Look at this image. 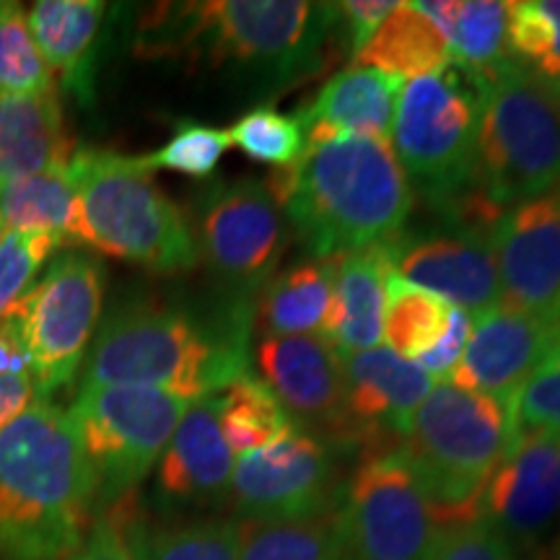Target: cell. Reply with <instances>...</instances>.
Segmentation results:
<instances>
[{
	"instance_id": "cell-1",
	"label": "cell",
	"mask_w": 560,
	"mask_h": 560,
	"mask_svg": "<svg viewBox=\"0 0 560 560\" xmlns=\"http://www.w3.org/2000/svg\"><path fill=\"white\" fill-rule=\"evenodd\" d=\"M252 330L255 306L231 299L210 314L128 301L91 340L81 387H153L202 400L249 374Z\"/></svg>"
},
{
	"instance_id": "cell-2",
	"label": "cell",
	"mask_w": 560,
	"mask_h": 560,
	"mask_svg": "<svg viewBox=\"0 0 560 560\" xmlns=\"http://www.w3.org/2000/svg\"><path fill=\"white\" fill-rule=\"evenodd\" d=\"M332 37L335 3H164L140 21L138 52L208 68H240L270 91H283L301 86L325 68Z\"/></svg>"
},
{
	"instance_id": "cell-3",
	"label": "cell",
	"mask_w": 560,
	"mask_h": 560,
	"mask_svg": "<svg viewBox=\"0 0 560 560\" xmlns=\"http://www.w3.org/2000/svg\"><path fill=\"white\" fill-rule=\"evenodd\" d=\"M272 177L289 231L314 260L392 244L410 219L412 187L389 140L335 136L306 143Z\"/></svg>"
},
{
	"instance_id": "cell-4",
	"label": "cell",
	"mask_w": 560,
	"mask_h": 560,
	"mask_svg": "<svg viewBox=\"0 0 560 560\" xmlns=\"http://www.w3.org/2000/svg\"><path fill=\"white\" fill-rule=\"evenodd\" d=\"M96 511V478L79 429L50 400L0 431V558L66 560Z\"/></svg>"
},
{
	"instance_id": "cell-5",
	"label": "cell",
	"mask_w": 560,
	"mask_h": 560,
	"mask_svg": "<svg viewBox=\"0 0 560 560\" xmlns=\"http://www.w3.org/2000/svg\"><path fill=\"white\" fill-rule=\"evenodd\" d=\"M68 170L81 200L83 244L159 276L198 265L190 223L156 185L145 156L81 149Z\"/></svg>"
},
{
	"instance_id": "cell-6",
	"label": "cell",
	"mask_w": 560,
	"mask_h": 560,
	"mask_svg": "<svg viewBox=\"0 0 560 560\" xmlns=\"http://www.w3.org/2000/svg\"><path fill=\"white\" fill-rule=\"evenodd\" d=\"M514 405L439 382L420 402L400 452L444 524L480 520L488 480L520 439Z\"/></svg>"
},
{
	"instance_id": "cell-7",
	"label": "cell",
	"mask_w": 560,
	"mask_h": 560,
	"mask_svg": "<svg viewBox=\"0 0 560 560\" xmlns=\"http://www.w3.org/2000/svg\"><path fill=\"white\" fill-rule=\"evenodd\" d=\"M560 187V96L511 58L482 79L475 190L506 210Z\"/></svg>"
},
{
	"instance_id": "cell-8",
	"label": "cell",
	"mask_w": 560,
	"mask_h": 560,
	"mask_svg": "<svg viewBox=\"0 0 560 560\" xmlns=\"http://www.w3.org/2000/svg\"><path fill=\"white\" fill-rule=\"evenodd\" d=\"M480 112L482 79L457 62L405 83L392 125L397 161L439 208L475 187Z\"/></svg>"
},
{
	"instance_id": "cell-9",
	"label": "cell",
	"mask_w": 560,
	"mask_h": 560,
	"mask_svg": "<svg viewBox=\"0 0 560 560\" xmlns=\"http://www.w3.org/2000/svg\"><path fill=\"white\" fill-rule=\"evenodd\" d=\"M190 400L153 387H81L68 416L96 478V511L136 493L161 459Z\"/></svg>"
},
{
	"instance_id": "cell-10",
	"label": "cell",
	"mask_w": 560,
	"mask_h": 560,
	"mask_svg": "<svg viewBox=\"0 0 560 560\" xmlns=\"http://www.w3.org/2000/svg\"><path fill=\"white\" fill-rule=\"evenodd\" d=\"M335 522L353 560H431L444 520L400 446L363 452Z\"/></svg>"
},
{
	"instance_id": "cell-11",
	"label": "cell",
	"mask_w": 560,
	"mask_h": 560,
	"mask_svg": "<svg viewBox=\"0 0 560 560\" xmlns=\"http://www.w3.org/2000/svg\"><path fill=\"white\" fill-rule=\"evenodd\" d=\"M102 299V262L81 249H66L11 312L30 350L34 400L73 384L100 327Z\"/></svg>"
},
{
	"instance_id": "cell-12",
	"label": "cell",
	"mask_w": 560,
	"mask_h": 560,
	"mask_svg": "<svg viewBox=\"0 0 560 560\" xmlns=\"http://www.w3.org/2000/svg\"><path fill=\"white\" fill-rule=\"evenodd\" d=\"M198 226V249L226 299L252 304L276 276L291 234L268 182L215 185L200 202Z\"/></svg>"
},
{
	"instance_id": "cell-13",
	"label": "cell",
	"mask_w": 560,
	"mask_h": 560,
	"mask_svg": "<svg viewBox=\"0 0 560 560\" xmlns=\"http://www.w3.org/2000/svg\"><path fill=\"white\" fill-rule=\"evenodd\" d=\"M342 488L332 446L291 425L262 450L242 454L229 493L247 522L299 524L338 511Z\"/></svg>"
},
{
	"instance_id": "cell-14",
	"label": "cell",
	"mask_w": 560,
	"mask_h": 560,
	"mask_svg": "<svg viewBox=\"0 0 560 560\" xmlns=\"http://www.w3.org/2000/svg\"><path fill=\"white\" fill-rule=\"evenodd\" d=\"M342 355V353H340ZM439 380L387 346L342 355V446H400Z\"/></svg>"
},
{
	"instance_id": "cell-15",
	"label": "cell",
	"mask_w": 560,
	"mask_h": 560,
	"mask_svg": "<svg viewBox=\"0 0 560 560\" xmlns=\"http://www.w3.org/2000/svg\"><path fill=\"white\" fill-rule=\"evenodd\" d=\"M560 359V312L495 306L475 319L465 355L446 382L514 405L524 384Z\"/></svg>"
},
{
	"instance_id": "cell-16",
	"label": "cell",
	"mask_w": 560,
	"mask_h": 560,
	"mask_svg": "<svg viewBox=\"0 0 560 560\" xmlns=\"http://www.w3.org/2000/svg\"><path fill=\"white\" fill-rule=\"evenodd\" d=\"M389 255L397 276L436 293L472 319L501 306L493 231L446 221L441 231L400 236L389 244Z\"/></svg>"
},
{
	"instance_id": "cell-17",
	"label": "cell",
	"mask_w": 560,
	"mask_h": 560,
	"mask_svg": "<svg viewBox=\"0 0 560 560\" xmlns=\"http://www.w3.org/2000/svg\"><path fill=\"white\" fill-rule=\"evenodd\" d=\"M480 520L511 548H535L548 540L560 522L558 433H520L482 490Z\"/></svg>"
},
{
	"instance_id": "cell-18",
	"label": "cell",
	"mask_w": 560,
	"mask_h": 560,
	"mask_svg": "<svg viewBox=\"0 0 560 560\" xmlns=\"http://www.w3.org/2000/svg\"><path fill=\"white\" fill-rule=\"evenodd\" d=\"M501 306L516 312H560V187L522 200L493 229Z\"/></svg>"
},
{
	"instance_id": "cell-19",
	"label": "cell",
	"mask_w": 560,
	"mask_h": 560,
	"mask_svg": "<svg viewBox=\"0 0 560 560\" xmlns=\"http://www.w3.org/2000/svg\"><path fill=\"white\" fill-rule=\"evenodd\" d=\"M257 366L299 429L342 446V355L319 335L262 338Z\"/></svg>"
},
{
	"instance_id": "cell-20",
	"label": "cell",
	"mask_w": 560,
	"mask_h": 560,
	"mask_svg": "<svg viewBox=\"0 0 560 560\" xmlns=\"http://www.w3.org/2000/svg\"><path fill=\"white\" fill-rule=\"evenodd\" d=\"M234 454L219 423V397L195 400L161 454L156 490L170 503H213L231 488Z\"/></svg>"
},
{
	"instance_id": "cell-21",
	"label": "cell",
	"mask_w": 560,
	"mask_h": 560,
	"mask_svg": "<svg viewBox=\"0 0 560 560\" xmlns=\"http://www.w3.org/2000/svg\"><path fill=\"white\" fill-rule=\"evenodd\" d=\"M405 89L402 79L374 68L350 66L319 89L317 100L296 112L306 143L335 136L387 140Z\"/></svg>"
},
{
	"instance_id": "cell-22",
	"label": "cell",
	"mask_w": 560,
	"mask_h": 560,
	"mask_svg": "<svg viewBox=\"0 0 560 560\" xmlns=\"http://www.w3.org/2000/svg\"><path fill=\"white\" fill-rule=\"evenodd\" d=\"M389 272V244H374L335 257L332 306L319 338L332 342L342 355L380 348Z\"/></svg>"
},
{
	"instance_id": "cell-23",
	"label": "cell",
	"mask_w": 560,
	"mask_h": 560,
	"mask_svg": "<svg viewBox=\"0 0 560 560\" xmlns=\"http://www.w3.org/2000/svg\"><path fill=\"white\" fill-rule=\"evenodd\" d=\"M73 156L58 89L42 94L0 91V185L66 166Z\"/></svg>"
},
{
	"instance_id": "cell-24",
	"label": "cell",
	"mask_w": 560,
	"mask_h": 560,
	"mask_svg": "<svg viewBox=\"0 0 560 560\" xmlns=\"http://www.w3.org/2000/svg\"><path fill=\"white\" fill-rule=\"evenodd\" d=\"M32 37L60 86L81 104L94 100V50L104 19L102 0H39L26 13Z\"/></svg>"
},
{
	"instance_id": "cell-25",
	"label": "cell",
	"mask_w": 560,
	"mask_h": 560,
	"mask_svg": "<svg viewBox=\"0 0 560 560\" xmlns=\"http://www.w3.org/2000/svg\"><path fill=\"white\" fill-rule=\"evenodd\" d=\"M335 257L304 260L270 278L257 296L255 322L262 338H299L325 330L332 306Z\"/></svg>"
},
{
	"instance_id": "cell-26",
	"label": "cell",
	"mask_w": 560,
	"mask_h": 560,
	"mask_svg": "<svg viewBox=\"0 0 560 560\" xmlns=\"http://www.w3.org/2000/svg\"><path fill=\"white\" fill-rule=\"evenodd\" d=\"M0 219L9 231L50 234L60 247L83 244L81 200L68 164L0 185Z\"/></svg>"
},
{
	"instance_id": "cell-27",
	"label": "cell",
	"mask_w": 560,
	"mask_h": 560,
	"mask_svg": "<svg viewBox=\"0 0 560 560\" xmlns=\"http://www.w3.org/2000/svg\"><path fill=\"white\" fill-rule=\"evenodd\" d=\"M353 62L405 81L436 73L454 60L450 42L429 16L416 3H397Z\"/></svg>"
},
{
	"instance_id": "cell-28",
	"label": "cell",
	"mask_w": 560,
	"mask_h": 560,
	"mask_svg": "<svg viewBox=\"0 0 560 560\" xmlns=\"http://www.w3.org/2000/svg\"><path fill=\"white\" fill-rule=\"evenodd\" d=\"M130 495L102 511L120 522L136 560H240V522L198 520L151 527L130 506Z\"/></svg>"
},
{
	"instance_id": "cell-29",
	"label": "cell",
	"mask_w": 560,
	"mask_h": 560,
	"mask_svg": "<svg viewBox=\"0 0 560 560\" xmlns=\"http://www.w3.org/2000/svg\"><path fill=\"white\" fill-rule=\"evenodd\" d=\"M416 9L425 13L450 42L452 60L480 79L514 58L506 37V3H499V0H465V3L423 0V3H416Z\"/></svg>"
},
{
	"instance_id": "cell-30",
	"label": "cell",
	"mask_w": 560,
	"mask_h": 560,
	"mask_svg": "<svg viewBox=\"0 0 560 560\" xmlns=\"http://www.w3.org/2000/svg\"><path fill=\"white\" fill-rule=\"evenodd\" d=\"M219 423L231 454H249L291 429L289 412L268 384L247 374L219 392Z\"/></svg>"
},
{
	"instance_id": "cell-31",
	"label": "cell",
	"mask_w": 560,
	"mask_h": 560,
	"mask_svg": "<svg viewBox=\"0 0 560 560\" xmlns=\"http://www.w3.org/2000/svg\"><path fill=\"white\" fill-rule=\"evenodd\" d=\"M240 560H353L332 514L299 524H240Z\"/></svg>"
},
{
	"instance_id": "cell-32",
	"label": "cell",
	"mask_w": 560,
	"mask_h": 560,
	"mask_svg": "<svg viewBox=\"0 0 560 560\" xmlns=\"http://www.w3.org/2000/svg\"><path fill=\"white\" fill-rule=\"evenodd\" d=\"M450 312L452 306L444 299L418 289L392 268L384 304V338L397 355L416 361L420 353H425L446 330Z\"/></svg>"
},
{
	"instance_id": "cell-33",
	"label": "cell",
	"mask_w": 560,
	"mask_h": 560,
	"mask_svg": "<svg viewBox=\"0 0 560 560\" xmlns=\"http://www.w3.org/2000/svg\"><path fill=\"white\" fill-rule=\"evenodd\" d=\"M509 5V50L537 79L560 91V0H516Z\"/></svg>"
},
{
	"instance_id": "cell-34",
	"label": "cell",
	"mask_w": 560,
	"mask_h": 560,
	"mask_svg": "<svg viewBox=\"0 0 560 560\" xmlns=\"http://www.w3.org/2000/svg\"><path fill=\"white\" fill-rule=\"evenodd\" d=\"M52 89L55 75L32 37L26 11L11 0H0V91L42 94Z\"/></svg>"
},
{
	"instance_id": "cell-35",
	"label": "cell",
	"mask_w": 560,
	"mask_h": 560,
	"mask_svg": "<svg viewBox=\"0 0 560 560\" xmlns=\"http://www.w3.org/2000/svg\"><path fill=\"white\" fill-rule=\"evenodd\" d=\"M229 132L231 145L257 164L291 166L306 145V132L299 115H285L272 107H257L242 115Z\"/></svg>"
},
{
	"instance_id": "cell-36",
	"label": "cell",
	"mask_w": 560,
	"mask_h": 560,
	"mask_svg": "<svg viewBox=\"0 0 560 560\" xmlns=\"http://www.w3.org/2000/svg\"><path fill=\"white\" fill-rule=\"evenodd\" d=\"M58 249L60 242L50 234L9 231L0 240V319L16 310L19 301L34 285L37 270Z\"/></svg>"
},
{
	"instance_id": "cell-37",
	"label": "cell",
	"mask_w": 560,
	"mask_h": 560,
	"mask_svg": "<svg viewBox=\"0 0 560 560\" xmlns=\"http://www.w3.org/2000/svg\"><path fill=\"white\" fill-rule=\"evenodd\" d=\"M231 145L229 132L200 122H179L170 143L145 156L151 170H170L192 179H208Z\"/></svg>"
},
{
	"instance_id": "cell-38",
	"label": "cell",
	"mask_w": 560,
	"mask_h": 560,
	"mask_svg": "<svg viewBox=\"0 0 560 560\" xmlns=\"http://www.w3.org/2000/svg\"><path fill=\"white\" fill-rule=\"evenodd\" d=\"M431 560H520L511 545L488 522L444 524Z\"/></svg>"
},
{
	"instance_id": "cell-39",
	"label": "cell",
	"mask_w": 560,
	"mask_h": 560,
	"mask_svg": "<svg viewBox=\"0 0 560 560\" xmlns=\"http://www.w3.org/2000/svg\"><path fill=\"white\" fill-rule=\"evenodd\" d=\"M520 431H545L560 436V359L524 384L514 400Z\"/></svg>"
},
{
	"instance_id": "cell-40",
	"label": "cell",
	"mask_w": 560,
	"mask_h": 560,
	"mask_svg": "<svg viewBox=\"0 0 560 560\" xmlns=\"http://www.w3.org/2000/svg\"><path fill=\"white\" fill-rule=\"evenodd\" d=\"M397 3L392 0H348V3H335V34L340 45L355 58L366 42L374 37L382 21L395 11Z\"/></svg>"
},
{
	"instance_id": "cell-41",
	"label": "cell",
	"mask_w": 560,
	"mask_h": 560,
	"mask_svg": "<svg viewBox=\"0 0 560 560\" xmlns=\"http://www.w3.org/2000/svg\"><path fill=\"white\" fill-rule=\"evenodd\" d=\"M472 325H475V319L470 317V314L457 310V306H452L450 322H446V330L441 332V338L433 342L425 353L418 355L416 359L418 366L423 371H429L431 376H436L439 382H441V376H450L454 366L459 363L462 355H465L467 342H470V335H472Z\"/></svg>"
},
{
	"instance_id": "cell-42",
	"label": "cell",
	"mask_w": 560,
	"mask_h": 560,
	"mask_svg": "<svg viewBox=\"0 0 560 560\" xmlns=\"http://www.w3.org/2000/svg\"><path fill=\"white\" fill-rule=\"evenodd\" d=\"M66 560H136L120 522L109 511H96L94 522L79 545V550Z\"/></svg>"
},
{
	"instance_id": "cell-43",
	"label": "cell",
	"mask_w": 560,
	"mask_h": 560,
	"mask_svg": "<svg viewBox=\"0 0 560 560\" xmlns=\"http://www.w3.org/2000/svg\"><path fill=\"white\" fill-rule=\"evenodd\" d=\"M0 376H32V359L16 314L0 319Z\"/></svg>"
},
{
	"instance_id": "cell-44",
	"label": "cell",
	"mask_w": 560,
	"mask_h": 560,
	"mask_svg": "<svg viewBox=\"0 0 560 560\" xmlns=\"http://www.w3.org/2000/svg\"><path fill=\"white\" fill-rule=\"evenodd\" d=\"M34 400L32 376H0V431Z\"/></svg>"
},
{
	"instance_id": "cell-45",
	"label": "cell",
	"mask_w": 560,
	"mask_h": 560,
	"mask_svg": "<svg viewBox=\"0 0 560 560\" xmlns=\"http://www.w3.org/2000/svg\"><path fill=\"white\" fill-rule=\"evenodd\" d=\"M3 229H5V226H3V219H0V236H3Z\"/></svg>"
},
{
	"instance_id": "cell-46",
	"label": "cell",
	"mask_w": 560,
	"mask_h": 560,
	"mask_svg": "<svg viewBox=\"0 0 560 560\" xmlns=\"http://www.w3.org/2000/svg\"><path fill=\"white\" fill-rule=\"evenodd\" d=\"M558 96H560V91H558Z\"/></svg>"
}]
</instances>
